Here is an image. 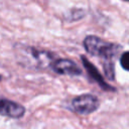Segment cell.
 <instances>
[{"instance_id":"1","label":"cell","mask_w":129,"mask_h":129,"mask_svg":"<svg viewBox=\"0 0 129 129\" xmlns=\"http://www.w3.org/2000/svg\"><path fill=\"white\" fill-rule=\"evenodd\" d=\"M14 51L17 62L31 71H44L50 69L52 62L56 58V55L50 50L22 43L15 44Z\"/></svg>"},{"instance_id":"2","label":"cell","mask_w":129,"mask_h":129,"mask_svg":"<svg viewBox=\"0 0 129 129\" xmlns=\"http://www.w3.org/2000/svg\"><path fill=\"white\" fill-rule=\"evenodd\" d=\"M86 51L94 56H99L105 59H112L122 50V46L104 40L96 35H88L83 41Z\"/></svg>"},{"instance_id":"3","label":"cell","mask_w":129,"mask_h":129,"mask_svg":"<svg viewBox=\"0 0 129 129\" xmlns=\"http://www.w3.org/2000/svg\"><path fill=\"white\" fill-rule=\"evenodd\" d=\"M100 107V101L93 94H82L71 101V108L80 115H90Z\"/></svg>"},{"instance_id":"4","label":"cell","mask_w":129,"mask_h":129,"mask_svg":"<svg viewBox=\"0 0 129 129\" xmlns=\"http://www.w3.org/2000/svg\"><path fill=\"white\" fill-rule=\"evenodd\" d=\"M50 69L58 75H68V76H80L82 75L81 68L72 59L69 58H55L52 62Z\"/></svg>"},{"instance_id":"5","label":"cell","mask_w":129,"mask_h":129,"mask_svg":"<svg viewBox=\"0 0 129 129\" xmlns=\"http://www.w3.org/2000/svg\"><path fill=\"white\" fill-rule=\"evenodd\" d=\"M25 114V108L14 101L0 98V115L12 119H19Z\"/></svg>"},{"instance_id":"6","label":"cell","mask_w":129,"mask_h":129,"mask_svg":"<svg viewBox=\"0 0 129 129\" xmlns=\"http://www.w3.org/2000/svg\"><path fill=\"white\" fill-rule=\"evenodd\" d=\"M81 60L83 62V66L85 68V70L87 71L88 73V76L90 77L91 80H93L94 82H96L100 88L104 91H107V92H116V89L112 86H110L109 84H107L104 80V78L102 77V75L99 73V71L97 70V68L85 56V55H81Z\"/></svg>"},{"instance_id":"7","label":"cell","mask_w":129,"mask_h":129,"mask_svg":"<svg viewBox=\"0 0 129 129\" xmlns=\"http://www.w3.org/2000/svg\"><path fill=\"white\" fill-rule=\"evenodd\" d=\"M103 70H104L105 77L109 81L115 80V67L112 59H106V61L103 63Z\"/></svg>"},{"instance_id":"8","label":"cell","mask_w":129,"mask_h":129,"mask_svg":"<svg viewBox=\"0 0 129 129\" xmlns=\"http://www.w3.org/2000/svg\"><path fill=\"white\" fill-rule=\"evenodd\" d=\"M120 63L125 71L129 70V52L124 51L120 56Z\"/></svg>"},{"instance_id":"9","label":"cell","mask_w":129,"mask_h":129,"mask_svg":"<svg viewBox=\"0 0 129 129\" xmlns=\"http://www.w3.org/2000/svg\"><path fill=\"white\" fill-rule=\"evenodd\" d=\"M1 80H2V76L0 75V81H1Z\"/></svg>"},{"instance_id":"10","label":"cell","mask_w":129,"mask_h":129,"mask_svg":"<svg viewBox=\"0 0 129 129\" xmlns=\"http://www.w3.org/2000/svg\"><path fill=\"white\" fill-rule=\"evenodd\" d=\"M123 1H125V2H126V1H128V0H123Z\"/></svg>"}]
</instances>
